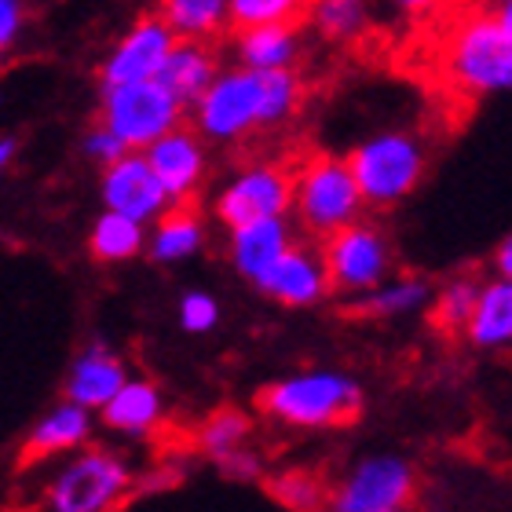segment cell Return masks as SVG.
<instances>
[{"mask_svg": "<svg viewBox=\"0 0 512 512\" xmlns=\"http://www.w3.org/2000/svg\"><path fill=\"white\" fill-rule=\"evenodd\" d=\"M443 74L461 96H483L512 81L509 8L461 15L443 37Z\"/></svg>", "mask_w": 512, "mask_h": 512, "instance_id": "1", "label": "cell"}, {"mask_svg": "<svg viewBox=\"0 0 512 512\" xmlns=\"http://www.w3.org/2000/svg\"><path fill=\"white\" fill-rule=\"evenodd\" d=\"M256 406L278 425L333 428L363 414V388L337 370H308L260 388Z\"/></svg>", "mask_w": 512, "mask_h": 512, "instance_id": "2", "label": "cell"}, {"mask_svg": "<svg viewBox=\"0 0 512 512\" xmlns=\"http://www.w3.org/2000/svg\"><path fill=\"white\" fill-rule=\"evenodd\" d=\"M289 209H297V220L308 235L326 238L337 227L359 220L363 194L344 161L311 154L293 165V205Z\"/></svg>", "mask_w": 512, "mask_h": 512, "instance_id": "3", "label": "cell"}, {"mask_svg": "<svg viewBox=\"0 0 512 512\" xmlns=\"http://www.w3.org/2000/svg\"><path fill=\"white\" fill-rule=\"evenodd\" d=\"M352 172L355 187L363 194V205H395L414 191L425 176V147L406 132H388L377 136L363 147L352 150V158L344 161Z\"/></svg>", "mask_w": 512, "mask_h": 512, "instance_id": "4", "label": "cell"}, {"mask_svg": "<svg viewBox=\"0 0 512 512\" xmlns=\"http://www.w3.org/2000/svg\"><path fill=\"white\" fill-rule=\"evenodd\" d=\"M132 487V469L114 450H81L44 487L52 512H110Z\"/></svg>", "mask_w": 512, "mask_h": 512, "instance_id": "5", "label": "cell"}, {"mask_svg": "<svg viewBox=\"0 0 512 512\" xmlns=\"http://www.w3.org/2000/svg\"><path fill=\"white\" fill-rule=\"evenodd\" d=\"M319 253L326 275H330V289H341V293H366V289L381 286L388 267H392L388 238L363 220H352V224L330 231L322 238Z\"/></svg>", "mask_w": 512, "mask_h": 512, "instance_id": "6", "label": "cell"}, {"mask_svg": "<svg viewBox=\"0 0 512 512\" xmlns=\"http://www.w3.org/2000/svg\"><path fill=\"white\" fill-rule=\"evenodd\" d=\"M180 107L183 103H176L154 77L110 85L103 99V128H110L125 147H147L161 132L180 125Z\"/></svg>", "mask_w": 512, "mask_h": 512, "instance_id": "7", "label": "cell"}, {"mask_svg": "<svg viewBox=\"0 0 512 512\" xmlns=\"http://www.w3.org/2000/svg\"><path fill=\"white\" fill-rule=\"evenodd\" d=\"M414 469L399 454H370L330 494V512L403 509L414 498Z\"/></svg>", "mask_w": 512, "mask_h": 512, "instance_id": "8", "label": "cell"}, {"mask_svg": "<svg viewBox=\"0 0 512 512\" xmlns=\"http://www.w3.org/2000/svg\"><path fill=\"white\" fill-rule=\"evenodd\" d=\"M289 205H293V165H256L216 198V216L227 227H242L264 216H286Z\"/></svg>", "mask_w": 512, "mask_h": 512, "instance_id": "9", "label": "cell"}, {"mask_svg": "<svg viewBox=\"0 0 512 512\" xmlns=\"http://www.w3.org/2000/svg\"><path fill=\"white\" fill-rule=\"evenodd\" d=\"M198 121L213 139H242L260 125V70H235L198 96Z\"/></svg>", "mask_w": 512, "mask_h": 512, "instance_id": "10", "label": "cell"}, {"mask_svg": "<svg viewBox=\"0 0 512 512\" xmlns=\"http://www.w3.org/2000/svg\"><path fill=\"white\" fill-rule=\"evenodd\" d=\"M253 282L260 293L286 308H311L330 293V275H326L322 253L315 246H297V242H289Z\"/></svg>", "mask_w": 512, "mask_h": 512, "instance_id": "11", "label": "cell"}, {"mask_svg": "<svg viewBox=\"0 0 512 512\" xmlns=\"http://www.w3.org/2000/svg\"><path fill=\"white\" fill-rule=\"evenodd\" d=\"M103 202H107L110 213H121L128 220H158L165 209H169V194L158 183V176L150 172L147 158L143 154H121L118 161L107 165V176H103Z\"/></svg>", "mask_w": 512, "mask_h": 512, "instance_id": "12", "label": "cell"}, {"mask_svg": "<svg viewBox=\"0 0 512 512\" xmlns=\"http://www.w3.org/2000/svg\"><path fill=\"white\" fill-rule=\"evenodd\" d=\"M147 165L150 172L158 176V183L165 187L169 202H187L198 183L205 176V150L198 143L191 128H176L172 125L169 132H161L154 143H147Z\"/></svg>", "mask_w": 512, "mask_h": 512, "instance_id": "13", "label": "cell"}, {"mask_svg": "<svg viewBox=\"0 0 512 512\" xmlns=\"http://www.w3.org/2000/svg\"><path fill=\"white\" fill-rule=\"evenodd\" d=\"M176 41H180V37H176V33H172L169 26L158 19V15H150V19L136 22V30L128 33L125 41L114 48L107 70H103V77H107V88L154 77Z\"/></svg>", "mask_w": 512, "mask_h": 512, "instance_id": "14", "label": "cell"}, {"mask_svg": "<svg viewBox=\"0 0 512 512\" xmlns=\"http://www.w3.org/2000/svg\"><path fill=\"white\" fill-rule=\"evenodd\" d=\"M88 439H92V410L77 403H59L26 436L19 450V469L41 465V461L59 458V454H74L77 447H85Z\"/></svg>", "mask_w": 512, "mask_h": 512, "instance_id": "15", "label": "cell"}, {"mask_svg": "<svg viewBox=\"0 0 512 512\" xmlns=\"http://www.w3.org/2000/svg\"><path fill=\"white\" fill-rule=\"evenodd\" d=\"M125 381H128V370L118 355L110 352V348H103V344H88L85 352L74 359L70 374H66L63 395L66 403H77L96 414L99 406L107 403Z\"/></svg>", "mask_w": 512, "mask_h": 512, "instance_id": "16", "label": "cell"}, {"mask_svg": "<svg viewBox=\"0 0 512 512\" xmlns=\"http://www.w3.org/2000/svg\"><path fill=\"white\" fill-rule=\"evenodd\" d=\"M216 77V55L205 48V41H176L172 52L165 55V63L158 66V81L176 103H191L213 85Z\"/></svg>", "mask_w": 512, "mask_h": 512, "instance_id": "17", "label": "cell"}, {"mask_svg": "<svg viewBox=\"0 0 512 512\" xmlns=\"http://www.w3.org/2000/svg\"><path fill=\"white\" fill-rule=\"evenodd\" d=\"M161 410H165V403H161L158 384L150 381H125L107 403L99 406L103 425L121 432V436H147V432H154L161 421Z\"/></svg>", "mask_w": 512, "mask_h": 512, "instance_id": "18", "label": "cell"}, {"mask_svg": "<svg viewBox=\"0 0 512 512\" xmlns=\"http://www.w3.org/2000/svg\"><path fill=\"white\" fill-rule=\"evenodd\" d=\"M293 242L286 216H264V220H249L242 227H231V260L242 275L253 282L282 249Z\"/></svg>", "mask_w": 512, "mask_h": 512, "instance_id": "19", "label": "cell"}, {"mask_svg": "<svg viewBox=\"0 0 512 512\" xmlns=\"http://www.w3.org/2000/svg\"><path fill=\"white\" fill-rule=\"evenodd\" d=\"M465 333L476 348H505L512 341V286L509 278H498L476 293Z\"/></svg>", "mask_w": 512, "mask_h": 512, "instance_id": "20", "label": "cell"}, {"mask_svg": "<svg viewBox=\"0 0 512 512\" xmlns=\"http://www.w3.org/2000/svg\"><path fill=\"white\" fill-rule=\"evenodd\" d=\"M202 249V220L187 202H172V209L158 216V231L150 238V256L161 264L187 260Z\"/></svg>", "mask_w": 512, "mask_h": 512, "instance_id": "21", "label": "cell"}, {"mask_svg": "<svg viewBox=\"0 0 512 512\" xmlns=\"http://www.w3.org/2000/svg\"><path fill=\"white\" fill-rule=\"evenodd\" d=\"M180 41H209L227 19V0H161V15Z\"/></svg>", "mask_w": 512, "mask_h": 512, "instance_id": "22", "label": "cell"}, {"mask_svg": "<svg viewBox=\"0 0 512 512\" xmlns=\"http://www.w3.org/2000/svg\"><path fill=\"white\" fill-rule=\"evenodd\" d=\"M297 26H249L242 30V41H238V55L249 70H275V66H289L293 55H297V37H293Z\"/></svg>", "mask_w": 512, "mask_h": 512, "instance_id": "23", "label": "cell"}, {"mask_svg": "<svg viewBox=\"0 0 512 512\" xmlns=\"http://www.w3.org/2000/svg\"><path fill=\"white\" fill-rule=\"evenodd\" d=\"M88 249H92V256H96L99 264H121V260H132V256L143 249V224L107 209V213L96 220V227H92Z\"/></svg>", "mask_w": 512, "mask_h": 512, "instance_id": "24", "label": "cell"}, {"mask_svg": "<svg viewBox=\"0 0 512 512\" xmlns=\"http://www.w3.org/2000/svg\"><path fill=\"white\" fill-rule=\"evenodd\" d=\"M428 300V282L421 278H399L392 286H374L366 289L363 300H355L352 315L359 319H392V315H406V311L421 308Z\"/></svg>", "mask_w": 512, "mask_h": 512, "instance_id": "25", "label": "cell"}, {"mask_svg": "<svg viewBox=\"0 0 512 512\" xmlns=\"http://www.w3.org/2000/svg\"><path fill=\"white\" fill-rule=\"evenodd\" d=\"M311 0H227V22L235 30L249 26H297L308 19Z\"/></svg>", "mask_w": 512, "mask_h": 512, "instance_id": "26", "label": "cell"}, {"mask_svg": "<svg viewBox=\"0 0 512 512\" xmlns=\"http://www.w3.org/2000/svg\"><path fill=\"white\" fill-rule=\"evenodd\" d=\"M308 19L326 41H355L366 30V0H311Z\"/></svg>", "mask_w": 512, "mask_h": 512, "instance_id": "27", "label": "cell"}, {"mask_svg": "<svg viewBox=\"0 0 512 512\" xmlns=\"http://www.w3.org/2000/svg\"><path fill=\"white\" fill-rule=\"evenodd\" d=\"M300 103V81L286 66L260 70V125H278L286 121Z\"/></svg>", "mask_w": 512, "mask_h": 512, "instance_id": "28", "label": "cell"}, {"mask_svg": "<svg viewBox=\"0 0 512 512\" xmlns=\"http://www.w3.org/2000/svg\"><path fill=\"white\" fill-rule=\"evenodd\" d=\"M476 293L480 286L472 278H454L450 286H443L436 300H432V311H428V322L443 333H458L465 330L472 308H476Z\"/></svg>", "mask_w": 512, "mask_h": 512, "instance_id": "29", "label": "cell"}, {"mask_svg": "<svg viewBox=\"0 0 512 512\" xmlns=\"http://www.w3.org/2000/svg\"><path fill=\"white\" fill-rule=\"evenodd\" d=\"M249 417L242 414V410H235V406H224V410H216L209 421L202 425V450H209L213 458H224V454H231L235 447H246L249 439Z\"/></svg>", "mask_w": 512, "mask_h": 512, "instance_id": "30", "label": "cell"}, {"mask_svg": "<svg viewBox=\"0 0 512 512\" xmlns=\"http://www.w3.org/2000/svg\"><path fill=\"white\" fill-rule=\"evenodd\" d=\"M267 491L293 512H322V505H326V487L304 469H289L282 476H275Z\"/></svg>", "mask_w": 512, "mask_h": 512, "instance_id": "31", "label": "cell"}, {"mask_svg": "<svg viewBox=\"0 0 512 512\" xmlns=\"http://www.w3.org/2000/svg\"><path fill=\"white\" fill-rule=\"evenodd\" d=\"M180 322L187 333H209L220 322V304L209 293H187L180 304Z\"/></svg>", "mask_w": 512, "mask_h": 512, "instance_id": "32", "label": "cell"}, {"mask_svg": "<svg viewBox=\"0 0 512 512\" xmlns=\"http://www.w3.org/2000/svg\"><path fill=\"white\" fill-rule=\"evenodd\" d=\"M216 461H220L227 476H235V480H253V476H260V458L246 447H235L231 454H224V458H216Z\"/></svg>", "mask_w": 512, "mask_h": 512, "instance_id": "33", "label": "cell"}, {"mask_svg": "<svg viewBox=\"0 0 512 512\" xmlns=\"http://www.w3.org/2000/svg\"><path fill=\"white\" fill-rule=\"evenodd\" d=\"M125 143H121L118 136H114V132H110V128H103L99 125L96 132H92V136H88V154H92V158H99V161H118L121 154H125Z\"/></svg>", "mask_w": 512, "mask_h": 512, "instance_id": "34", "label": "cell"}, {"mask_svg": "<svg viewBox=\"0 0 512 512\" xmlns=\"http://www.w3.org/2000/svg\"><path fill=\"white\" fill-rule=\"evenodd\" d=\"M19 30V0H0V48Z\"/></svg>", "mask_w": 512, "mask_h": 512, "instance_id": "35", "label": "cell"}, {"mask_svg": "<svg viewBox=\"0 0 512 512\" xmlns=\"http://www.w3.org/2000/svg\"><path fill=\"white\" fill-rule=\"evenodd\" d=\"M498 267H502V278L512 275V242L505 238L502 249H498Z\"/></svg>", "mask_w": 512, "mask_h": 512, "instance_id": "36", "label": "cell"}, {"mask_svg": "<svg viewBox=\"0 0 512 512\" xmlns=\"http://www.w3.org/2000/svg\"><path fill=\"white\" fill-rule=\"evenodd\" d=\"M392 4H399L403 11H428L436 8V4H443V0H392Z\"/></svg>", "mask_w": 512, "mask_h": 512, "instance_id": "37", "label": "cell"}, {"mask_svg": "<svg viewBox=\"0 0 512 512\" xmlns=\"http://www.w3.org/2000/svg\"><path fill=\"white\" fill-rule=\"evenodd\" d=\"M11 154H15V143H11V139H0V172L8 169Z\"/></svg>", "mask_w": 512, "mask_h": 512, "instance_id": "38", "label": "cell"}, {"mask_svg": "<svg viewBox=\"0 0 512 512\" xmlns=\"http://www.w3.org/2000/svg\"><path fill=\"white\" fill-rule=\"evenodd\" d=\"M381 512H403V509H381Z\"/></svg>", "mask_w": 512, "mask_h": 512, "instance_id": "39", "label": "cell"}]
</instances>
